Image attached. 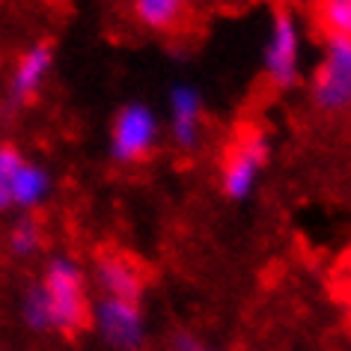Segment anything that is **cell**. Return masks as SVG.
Wrapping results in <instances>:
<instances>
[{"mask_svg":"<svg viewBox=\"0 0 351 351\" xmlns=\"http://www.w3.org/2000/svg\"><path fill=\"white\" fill-rule=\"evenodd\" d=\"M90 277L69 253H51L21 295V322L36 333H77L90 322Z\"/></svg>","mask_w":351,"mask_h":351,"instance_id":"1","label":"cell"},{"mask_svg":"<svg viewBox=\"0 0 351 351\" xmlns=\"http://www.w3.org/2000/svg\"><path fill=\"white\" fill-rule=\"evenodd\" d=\"M301 57H304V27L301 15L289 3H277L271 12L265 48H262V77L268 86L286 93L301 84Z\"/></svg>","mask_w":351,"mask_h":351,"instance_id":"3","label":"cell"},{"mask_svg":"<svg viewBox=\"0 0 351 351\" xmlns=\"http://www.w3.org/2000/svg\"><path fill=\"white\" fill-rule=\"evenodd\" d=\"M93 283L101 298L143 304V271L125 253H101L93 265Z\"/></svg>","mask_w":351,"mask_h":351,"instance_id":"10","label":"cell"},{"mask_svg":"<svg viewBox=\"0 0 351 351\" xmlns=\"http://www.w3.org/2000/svg\"><path fill=\"white\" fill-rule=\"evenodd\" d=\"M313 21L324 39H351V0H313Z\"/></svg>","mask_w":351,"mask_h":351,"instance_id":"12","label":"cell"},{"mask_svg":"<svg viewBox=\"0 0 351 351\" xmlns=\"http://www.w3.org/2000/svg\"><path fill=\"white\" fill-rule=\"evenodd\" d=\"M191 0H131V19L146 33H170L188 15Z\"/></svg>","mask_w":351,"mask_h":351,"instance_id":"11","label":"cell"},{"mask_svg":"<svg viewBox=\"0 0 351 351\" xmlns=\"http://www.w3.org/2000/svg\"><path fill=\"white\" fill-rule=\"evenodd\" d=\"M90 322L104 346L113 351H140L146 342V315L140 301L122 298H95L90 304Z\"/></svg>","mask_w":351,"mask_h":351,"instance_id":"7","label":"cell"},{"mask_svg":"<svg viewBox=\"0 0 351 351\" xmlns=\"http://www.w3.org/2000/svg\"><path fill=\"white\" fill-rule=\"evenodd\" d=\"M310 101L324 117L351 110V39H324L310 77Z\"/></svg>","mask_w":351,"mask_h":351,"instance_id":"6","label":"cell"},{"mask_svg":"<svg viewBox=\"0 0 351 351\" xmlns=\"http://www.w3.org/2000/svg\"><path fill=\"white\" fill-rule=\"evenodd\" d=\"M57 66V51L51 42H33L27 51H21L15 60L10 81H6V101L10 108H24L42 93L48 77L54 75Z\"/></svg>","mask_w":351,"mask_h":351,"instance_id":"9","label":"cell"},{"mask_svg":"<svg viewBox=\"0 0 351 351\" xmlns=\"http://www.w3.org/2000/svg\"><path fill=\"white\" fill-rule=\"evenodd\" d=\"M271 164V137L262 128H247L232 140L221 161V194L230 203H244L256 194Z\"/></svg>","mask_w":351,"mask_h":351,"instance_id":"5","label":"cell"},{"mask_svg":"<svg viewBox=\"0 0 351 351\" xmlns=\"http://www.w3.org/2000/svg\"><path fill=\"white\" fill-rule=\"evenodd\" d=\"M173 351H215V348H208L194 333H179V337L173 339Z\"/></svg>","mask_w":351,"mask_h":351,"instance_id":"14","label":"cell"},{"mask_svg":"<svg viewBox=\"0 0 351 351\" xmlns=\"http://www.w3.org/2000/svg\"><path fill=\"white\" fill-rule=\"evenodd\" d=\"M206 131V104L194 84L179 81L167 95V134L176 152L194 155L203 146Z\"/></svg>","mask_w":351,"mask_h":351,"instance_id":"8","label":"cell"},{"mask_svg":"<svg viewBox=\"0 0 351 351\" xmlns=\"http://www.w3.org/2000/svg\"><path fill=\"white\" fill-rule=\"evenodd\" d=\"M42 244H45V232L33 215H19L6 230V250L15 259H33Z\"/></svg>","mask_w":351,"mask_h":351,"instance_id":"13","label":"cell"},{"mask_svg":"<svg viewBox=\"0 0 351 351\" xmlns=\"http://www.w3.org/2000/svg\"><path fill=\"white\" fill-rule=\"evenodd\" d=\"M161 143V119L149 101H125L117 108L108 131V155L113 164H143Z\"/></svg>","mask_w":351,"mask_h":351,"instance_id":"4","label":"cell"},{"mask_svg":"<svg viewBox=\"0 0 351 351\" xmlns=\"http://www.w3.org/2000/svg\"><path fill=\"white\" fill-rule=\"evenodd\" d=\"M54 191L57 179L48 164L15 143H0V215H33Z\"/></svg>","mask_w":351,"mask_h":351,"instance_id":"2","label":"cell"}]
</instances>
